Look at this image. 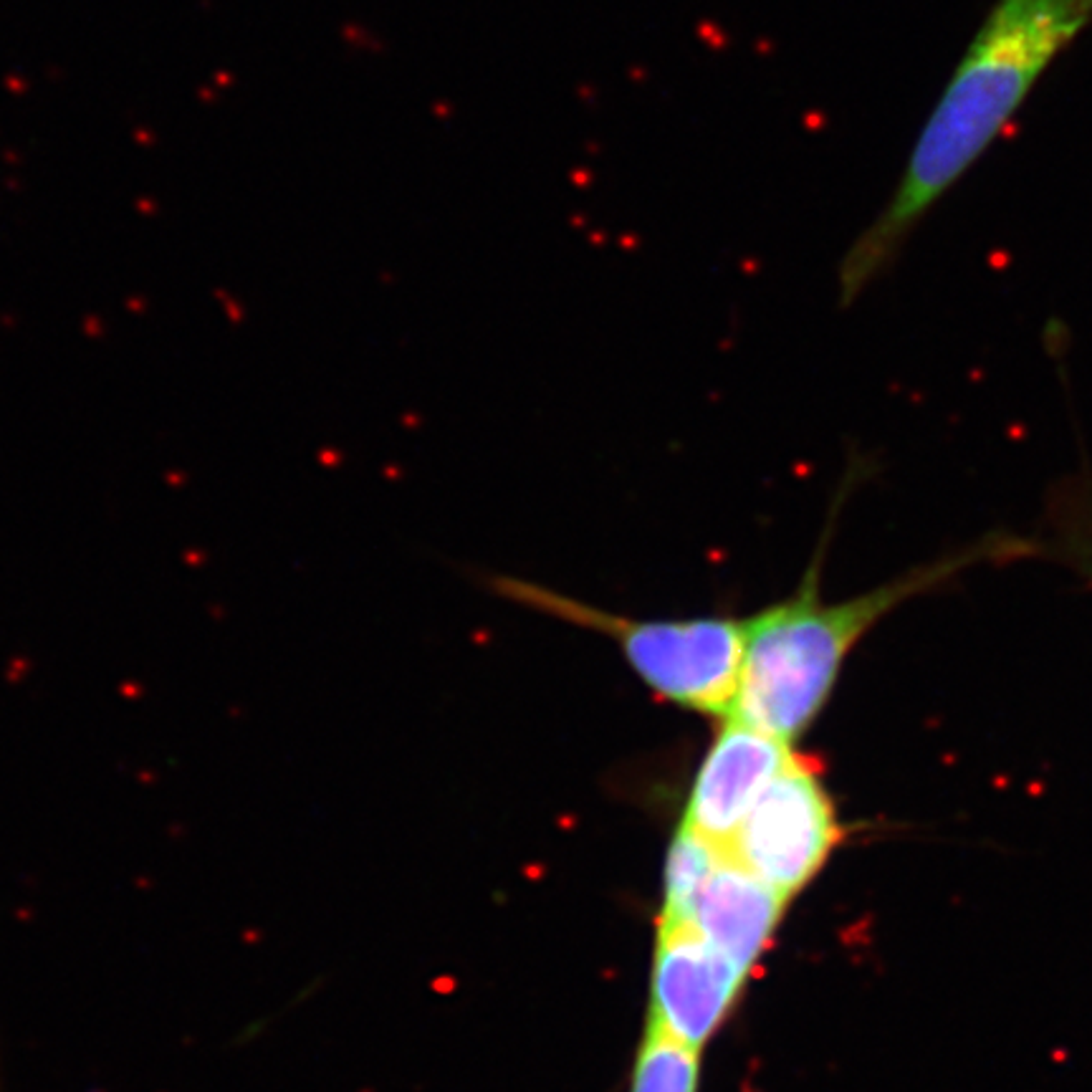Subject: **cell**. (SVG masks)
<instances>
[{"mask_svg": "<svg viewBox=\"0 0 1092 1092\" xmlns=\"http://www.w3.org/2000/svg\"><path fill=\"white\" fill-rule=\"evenodd\" d=\"M1092 21V0H994L923 124L895 190L849 243L840 294L852 302L903 250L928 210L1004 132L1044 68Z\"/></svg>", "mask_w": 1092, "mask_h": 1092, "instance_id": "cell-1", "label": "cell"}, {"mask_svg": "<svg viewBox=\"0 0 1092 1092\" xmlns=\"http://www.w3.org/2000/svg\"><path fill=\"white\" fill-rule=\"evenodd\" d=\"M1027 551L1030 546L1022 542L991 539L989 544L913 569L872 592L830 605L819 600V564L814 561L804 584L789 600L743 619L741 675L726 716L791 743L814 724L830 701L849 650L888 612L943 584L971 564Z\"/></svg>", "mask_w": 1092, "mask_h": 1092, "instance_id": "cell-2", "label": "cell"}, {"mask_svg": "<svg viewBox=\"0 0 1092 1092\" xmlns=\"http://www.w3.org/2000/svg\"><path fill=\"white\" fill-rule=\"evenodd\" d=\"M490 587L516 605L609 637L635 675L666 703L713 719L731 711L746 643L743 619H637L526 579L496 577Z\"/></svg>", "mask_w": 1092, "mask_h": 1092, "instance_id": "cell-3", "label": "cell"}, {"mask_svg": "<svg viewBox=\"0 0 1092 1092\" xmlns=\"http://www.w3.org/2000/svg\"><path fill=\"white\" fill-rule=\"evenodd\" d=\"M842 840L835 804L812 759H794L761 791L726 848L741 867L791 901Z\"/></svg>", "mask_w": 1092, "mask_h": 1092, "instance_id": "cell-4", "label": "cell"}, {"mask_svg": "<svg viewBox=\"0 0 1092 1092\" xmlns=\"http://www.w3.org/2000/svg\"><path fill=\"white\" fill-rule=\"evenodd\" d=\"M746 973L719 954L693 923H658L648 1027L701 1052L731 1012Z\"/></svg>", "mask_w": 1092, "mask_h": 1092, "instance_id": "cell-5", "label": "cell"}, {"mask_svg": "<svg viewBox=\"0 0 1092 1092\" xmlns=\"http://www.w3.org/2000/svg\"><path fill=\"white\" fill-rule=\"evenodd\" d=\"M791 759L787 741L731 716L719 719L690 787L683 827L726 852L754 801Z\"/></svg>", "mask_w": 1092, "mask_h": 1092, "instance_id": "cell-6", "label": "cell"}, {"mask_svg": "<svg viewBox=\"0 0 1092 1092\" xmlns=\"http://www.w3.org/2000/svg\"><path fill=\"white\" fill-rule=\"evenodd\" d=\"M787 903V898L724 852L696 901L690 923L719 954L749 976L766 951Z\"/></svg>", "mask_w": 1092, "mask_h": 1092, "instance_id": "cell-7", "label": "cell"}, {"mask_svg": "<svg viewBox=\"0 0 1092 1092\" xmlns=\"http://www.w3.org/2000/svg\"><path fill=\"white\" fill-rule=\"evenodd\" d=\"M721 857L724 849L698 837L683 825L678 827L667 848L666 893L658 923H690L696 901Z\"/></svg>", "mask_w": 1092, "mask_h": 1092, "instance_id": "cell-8", "label": "cell"}, {"mask_svg": "<svg viewBox=\"0 0 1092 1092\" xmlns=\"http://www.w3.org/2000/svg\"><path fill=\"white\" fill-rule=\"evenodd\" d=\"M701 1052L688 1049L660 1031H645L640 1044L630 1092H696Z\"/></svg>", "mask_w": 1092, "mask_h": 1092, "instance_id": "cell-9", "label": "cell"}, {"mask_svg": "<svg viewBox=\"0 0 1092 1092\" xmlns=\"http://www.w3.org/2000/svg\"><path fill=\"white\" fill-rule=\"evenodd\" d=\"M1077 546H1080V564H1083V569L1090 574V579H1092V537L1083 539V542H1077Z\"/></svg>", "mask_w": 1092, "mask_h": 1092, "instance_id": "cell-10", "label": "cell"}, {"mask_svg": "<svg viewBox=\"0 0 1092 1092\" xmlns=\"http://www.w3.org/2000/svg\"><path fill=\"white\" fill-rule=\"evenodd\" d=\"M0 1092H3V1085H0Z\"/></svg>", "mask_w": 1092, "mask_h": 1092, "instance_id": "cell-11", "label": "cell"}]
</instances>
